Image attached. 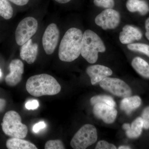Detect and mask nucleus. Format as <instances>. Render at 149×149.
<instances>
[{
	"mask_svg": "<svg viewBox=\"0 0 149 149\" xmlns=\"http://www.w3.org/2000/svg\"><path fill=\"white\" fill-rule=\"evenodd\" d=\"M2 74V73L1 70V69H0V78L1 77Z\"/></svg>",
	"mask_w": 149,
	"mask_h": 149,
	"instance_id": "34",
	"label": "nucleus"
},
{
	"mask_svg": "<svg viewBox=\"0 0 149 149\" xmlns=\"http://www.w3.org/2000/svg\"><path fill=\"white\" fill-rule=\"evenodd\" d=\"M143 127V124L142 118H138L132 123L131 126L125 130L126 135L130 139L138 138L141 135Z\"/></svg>",
	"mask_w": 149,
	"mask_h": 149,
	"instance_id": "19",
	"label": "nucleus"
},
{
	"mask_svg": "<svg viewBox=\"0 0 149 149\" xmlns=\"http://www.w3.org/2000/svg\"><path fill=\"white\" fill-rule=\"evenodd\" d=\"M100 86L114 95L125 98L130 97L132 91L123 80L116 78L107 77L100 82Z\"/></svg>",
	"mask_w": 149,
	"mask_h": 149,
	"instance_id": "7",
	"label": "nucleus"
},
{
	"mask_svg": "<svg viewBox=\"0 0 149 149\" xmlns=\"http://www.w3.org/2000/svg\"><path fill=\"white\" fill-rule=\"evenodd\" d=\"M97 139L96 128L91 124H85L75 133L70 145L74 149H85L95 143Z\"/></svg>",
	"mask_w": 149,
	"mask_h": 149,
	"instance_id": "5",
	"label": "nucleus"
},
{
	"mask_svg": "<svg viewBox=\"0 0 149 149\" xmlns=\"http://www.w3.org/2000/svg\"><path fill=\"white\" fill-rule=\"evenodd\" d=\"M1 125L3 133L11 138L23 139L27 136V125L22 123L21 116L15 111H9L6 113Z\"/></svg>",
	"mask_w": 149,
	"mask_h": 149,
	"instance_id": "4",
	"label": "nucleus"
},
{
	"mask_svg": "<svg viewBox=\"0 0 149 149\" xmlns=\"http://www.w3.org/2000/svg\"><path fill=\"white\" fill-rule=\"evenodd\" d=\"M9 1L13 3L18 6H23L27 4L29 0H8Z\"/></svg>",
	"mask_w": 149,
	"mask_h": 149,
	"instance_id": "29",
	"label": "nucleus"
},
{
	"mask_svg": "<svg viewBox=\"0 0 149 149\" xmlns=\"http://www.w3.org/2000/svg\"><path fill=\"white\" fill-rule=\"evenodd\" d=\"M120 13L112 8L106 9L95 18V22L104 30L115 29L120 22Z\"/></svg>",
	"mask_w": 149,
	"mask_h": 149,
	"instance_id": "8",
	"label": "nucleus"
},
{
	"mask_svg": "<svg viewBox=\"0 0 149 149\" xmlns=\"http://www.w3.org/2000/svg\"><path fill=\"white\" fill-rule=\"evenodd\" d=\"M6 146L9 149H37V147L31 142L23 139L12 138L9 139L6 143Z\"/></svg>",
	"mask_w": 149,
	"mask_h": 149,
	"instance_id": "16",
	"label": "nucleus"
},
{
	"mask_svg": "<svg viewBox=\"0 0 149 149\" xmlns=\"http://www.w3.org/2000/svg\"><path fill=\"white\" fill-rule=\"evenodd\" d=\"M38 49V45L33 43L32 39H30L21 46L19 54L20 58L28 64H32L37 59Z\"/></svg>",
	"mask_w": 149,
	"mask_h": 149,
	"instance_id": "13",
	"label": "nucleus"
},
{
	"mask_svg": "<svg viewBox=\"0 0 149 149\" xmlns=\"http://www.w3.org/2000/svg\"><path fill=\"white\" fill-rule=\"evenodd\" d=\"M118 149H130V147L128 146H120L118 147Z\"/></svg>",
	"mask_w": 149,
	"mask_h": 149,
	"instance_id": "33",
	"label": "nucleus"
},
{
	"mask_svg": "<svg viewBox=\"0 0 149 149\" xmlns=\"http://www.w3.org/2000/svg\"><path fill=\"white\" fill-rule=\"evenodd\" d=\"M96 149H116V147L113 144L109 143L104 141H101L98 142L95 147Z\"/></svg>",
	"mask_w": 149,
	"mask_h": 149,
	"instance_id": "25",
	"label": "nucleus"
},
{
	"mask_svg": "<svg viewBox=\"0 0 149 149\" xmlns=\"http://www.w3.org/2000/svg\"><path fill=\"white\" fill-rule=\"evenodd\" d=\"M126 6L129 11L132 13L138 12L141 15H145L149 11L148 4L142 0H128Z\"/></svg>",
	"mask_w": 149,
	"mask_h": 149,
	"instance_id": "17",
	"label": "nucleus"
},
{
	"mask_svg": "<svg viewBox=\"0 0 149 149\" xmlns=\"http://www.w3.org/2000/svg\"><path fill=\"white\" fill-rule=\"evenodd\" d=\"M13 15V9L8 0H0V16L4 19H10Z\"/></svg>",
	"mask_w": 149,
	"mask_h": 149,
	"instance_id": "20",
	"label": "nucleus"
},
{
	"mask_svg": "<svg viewBox=\"0 0 149 149\" xmlns=\"http://www.w3.org/2000/svg\"><path fill=\"white\" fill-rule=\"evenodd\" d=\"M25 107L28 110H35L40 106L39 102L36 100H29L26 103Z\"/></svg>",
	"mask_w": 149,
	"mask_h": 149,
	"instance_id": "27",
	"label": "nucleus"
},
{
	"mask_svg": "<svg viewBox=\"0 0 149 149\" xmlns=\"http://www.w3.org/2000/svg\"><path fill=\"white\" fill-rule=\"evenodd\" d=\"M46 126H47V125H46L44 121H40V122L34 125V126H33V128H32V130H33L34 133H37L40 130L45 128Z\"/></svg>",
	"mask_w": 149,
	"mask_h": 149,
	"instance_id": "28",
	"label": "nucleus"
},
{
	"mask_svg": "<svg viewBox=\"0 0 149 149\" xmlns=\"http://www.w3.org/2000/svg\"><path fill=\"white\" fill-rule=\"evenodd\" d=\"M128 49L134 52H140L146 55L149 57V45L142 43L128 44Z\"/></svg>",
	"mask_w": 149,
	"mask_h": 149,
	"instance_id": "22",
	"label": "nucleus"
},
{
	"mask_svg": "<svg viewBox=\"0 0 149 149\" xmlns=\"http://www.w3.org/2000/svg\"><path fill=\"white\" fill-rule=\"evenodd\" d=\"M45 149H65L63 143L61 140H50L48 141L45 145Z\"/></svg>",
	"mask_w": 149,
	"mask_h": 149,
	"instance_id": "23",
	"label": "nucleus"
},
{
	"mask_svg": "<svg viewBox=\"0 0 149 149\" xmlns=\"http://www.w3.org/2000/svg\"><path fill=\"white\" fill-rule=\"evenodd\" d=\"M26 89L35 97L57 95L61 91V86L54 77L47 74L33 75L27 80Z\"/></svg>",
	"mask_w": 149,
	"mask_h": 149,
	"instance_id": "2",
	"label": "nucleus"
},
{
	"mask_svg": "<svg viewBox=\"0 0 149 149\" xmlns=\"http://www.w3.org/2000/svg\"><path fill=\"white\" fill-rule=\"evenodd\" d=\"M131 65L139 74L145 78H149V64L146 61L137 57L133 58Z\"/></svg>",
	"mask_w": 149,
	"mask_h": 149,
	"instance_id": "18",
	"label": "nucleus"
},
{
	"mask_svg": "<svg viewBox=\"0 0 149 149\" xmlns=\"http://www.w3.org/2000/svg\"><path fill=\"white\" fill-rule=\"evenodd\" d=\"M6 106V101L5 99L0 98V113L3 112Z\"/></svg>",
	"mask_w": 149,
	"mask_h": 149,
	"instance_id": "30",
	"label": "nucleus"
},
{
	"mask_svg": "<svg viewBox=\"0 0 149 149\" xmlns=\"http://www.w3.org/2000/svg\"><path fill=\"white\" fill-rule=\"evenodd\" d=\"M94 3L97 6L106 9L113 8L115 5L114 0H94Z\"/></svg>",
	"mask_w": 149,
	"mask_h": 149,
	"instance_id": "24",
	"label": "nucleus"
},
{
	"mask_svg": "<svg viewBox=\"0 0 149 149\" xmlns=\"http://www.w3.org/2000/svg\"><path fill=\"white\" fill-rule=\"evenodd\" d=\"M142 37V33L138 28L126 25L123 27L122 31L119 34V40L123 44H131L135 41L141 40Z\"/></svg>",
	"mask_w": 149,
	"mask_h": 149,
	"instance_id": "14",
	"label": "nucleus"
},
{
	"mask_svg": "<svg viewBox=\"0 0 149 149\" xmlns=\"http://www.w3.org/2000/svg\"><path fill=\"white\" fill-rule=\"evenodd\" d=\"M60 31L55 23H51L46 28L43 34L42 43L44 50L47 54H52L58 44Z\"/></svg>",
	"mask_w": 149,
	"mask_h": 149,
	"instance_id": "9",
	"label": "nucleus"
},
{
	"mask_svg": "<svg viewBox=\"0 0 149 149\" xmlns=\"http://www.w3.org/2000/svg\"><path fill=\"white\" fill-rule=\"evenodd\" d=\"M145 28L146 29V36L149 41V17L147 19L145 23Z\"/></svg>",
	"mask_w": 149,
	"mask_h": 149,
	"instance_id": "31",
	"label": "nucleus"
},
{
	"mask_svg": "<svg viewBox=\"0 0 149 149\" xmlns=\"http://www.w3.org/2000/svg\"><path fill=\"white\" fill-rule=\"evenodd\" d=\"M106 47L100 37L90 29L83 34L81 46L82 57L89 63H95L98 58L99 53L105 52Z\"/></svg>",
	"mask_w": 149,
	"mask_h": 149,
	"instance_id": "3",
	"label": "nucleus"
},
{
	"mask_svg": "<svg viewBox=\"0 0 149 149\" xmlns=\"http://www.w3.org/2000/svg\"><path fill=\"white\" fill-rule=\"evenodd\" d=\"M142 118L143 120V127L145 129L149 128V106L147 107L143 111Z\"/></svg>",
	"mask_w": 149,
	"mask_h": 149,
	"instance_id": "26",
	"label": "nucleus"
},
{
	"mask_svg": "<svg viewBox=\"0 0 149 149\" xmlns=\"http://www.w3.org/2000/svg\"><path fill=\"white\" fill-rule=\"evenodd\" d=\"M141 103V100L139 96H130L123 99L120 102V108L127 114L129 115L133 110L139 108Z\"/></svg>",
	"mask_w": 149,
	"mask_h": 149,
	"instance_id": "15",
	"label": "nucleus"
},
{
	"mask_svg": "<svg viewBox=\"0 0 149 149\" xmlns=\"http://www.w3.org/2000/svg\"><path fill=\"white\" fill-rule=\"evenodd\" d=\"M83 34L78 28L68 29L63 37L58 49V57L61 61L70 62L81 54Z\"/></svg>",
	"mask_w": 149,
	"mask_h": 149,
	"instance_id": "1",
	"label": "nucleus"
},
{
	"mask_svg": "<svg viewBox=\"0 0 149 149\" xmlns=\"http://www.w3.org/2000/svg\"><path fill=\"white\" fill-rule=\"evenodd\" d=\"M10 72L5 78L6 83L10 87H14L21 82L24 73V65L20 60L15 59L9 65Z\"/></svg>",
	"mask_w": 149,
	"mask_h": 149,
	"instance_id": "10",
	"label": "nucleus"
},
{
	"mask_svg": "<svg viewBox=\"0 0 149 149\" xmlns=\"http://www.w3.org/2000/svg\"><path fill=\"white\" fill-rule=\"evenodd\" d=\"M54 1L59 3L64 4L69 2L71 0H54Z\"/></svg>",
	"mask_w": 149,
	"mask_h": 149,
	"instance_id": "32",
	"label": "nucleus"
},
{
	"mask_svg": "<svg viewBox=\"0 0 149 149\" xmlns=\"http://www.w3.org/2000/svg\"><path fill=\"white\" fill-rule=\"evenodd\" d=\"M91 103L93 105L99 103L107 104L113 107H116V104L111 97L108 95H97L91 99Z\"/></svg>",
	"mask_w": 149,
	"mask_h": 149,
	"instance_id": "21",
	"label": "nucleus"
},
{
	"mask_svg": "<svg viewBox=\"0 0 149 149\" xmlns=\"http://www.w3.org/2000/svg\"><path fill=\"white\" fill-rule=\"evenodd\" d=\"M86 72L91 78L92 85H95L100 83L106 77L112 74V71L107 67L95 65L87 68Z\"/></svg>",
	"mask_w": 149,
	"mask_h": 149,
	"instance_id": "12",
	"label": "nucleus"
},
{
	"mask_svg": "<svg viewBox=\"0 0 149 149\" xmlns=\"http://www.w3.org/2000/svg\"><path fill=\"white\" fill-rule=\"evenodd\" d=\"M38 22L32 17L23 19L19 23L15 32V39L17 45L22 46L26 43L37 32Z\"/></svg>",
	"mask_w": 149,
	"mask_h": 149,
	"instance_id": "6",
	"label": "nucleus"
},
{
	"mask_svg": "<svg viewBox=\"0 0 149 149\" xmlns=\"http://www.w3.org/2000/svg\"><path fill=\"white\" fill-rule=\"evenodd\" d=\"M93 113L97 118L101 119L107 124H111L116 119L117 111L114 107L102 103L94 105Z\"/></svg>",
	"mask_w": 149,
	"mask_h": 149,
	"instance_id": "11",
	"label": "nucleus"
}]
</instances>
